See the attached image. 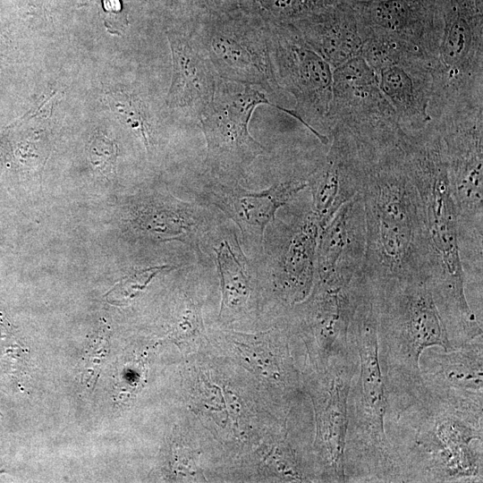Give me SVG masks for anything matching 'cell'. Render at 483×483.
Instances as JSON below:
<instances>
[{"label": "cell", "instance_id": "27", "mask_svg": "<svg viewBox=\"0 0 483 483\" xmlns=\"http://www.w3.org/2000/svg\"><path fill=\"white\" fill-rule=\"evenodd\" d=\"M100 329L94 342L89 346L86 355L83 377L89 385L96 383L101 364L104 362L108 352V330L105 326Z\"/></svg>", "mask_w": 483, "mask_h": 483}, {"label": "cell", "instance_id": "15", "mask_svg": "<svg viewBox=\"0 0 483 483\" xmlns=\"http://www.w3.org/2000/svg\"><path fill=\"white\" fill-rule=\"evenodd\" d=\"M329 148L306 178L311 209L321 231L336 211L360 192L364 157L355 141L339 131L329 133Z\"/></svg>", "mask_w": 483, "mask_h": 483}, {"label": "cell", "instance_id": "10", "mask_svg": "<svg viewBox=\"0 0 483 483\" xmlns=\"http://www.w3.org/2000/svg\"><path fill=\"white\" fill-rule=\"evenodd\" d=\"M326 121L328 137L332 130H337L372 149L395 146L406 132L383 95L376 72L361 55L333 69Z\"/></svg>", "mask_w": 483, "mask_h": 483}, {"label": "cell", "instance_id": "21", "mask_svg": "<svg viewBox=\"0 0 483 483\" xmlns=\"http://www.w3.org/2000/svg\"><path fill=\"white\" fill-rule=\"evenodd\" d=\"M292 24L332 69L361 55L362 40L351 1L326 6Z\"/></svg>", "mask_w": 483, "mask_h": 483}, {"label": "cell", "instance_id": "16", "mask_svg": "<svg viewBox=\"0 0 483 483\" xmlns=\"http://www.w3.org/2000/svg\"><path fill=\"white\" fill-rule=\"evenodd\" d=\"M274 228L270 265L284 296L297 302L312 287L321 228L311 207L297 210L289 222L279 221Z\"/></svg>", "mask_w": 483, "mask_h": 483}, {"label": "cell", "instance_id": "2", "mask_svg": "<svg viewBox=\"0 0 483 483\" xmlns=\"http://www.w3.org/2000/svg\"><path fill=\"white\" fill-rule=\"evenodd\" d=\"M404 138L396 146L363 155L361 271L371 280H428V248L419 193L405 163Z\"/></svg>", "mask_w": 483, "mask_h": 483}, {"label": "cell", "instance_id": "13", "mask_svg": "<svg viewBox=\"0 0 483 483\" xmlns=\"http://www.w3.org/2000/svg\"><path fill=\"white\" fill-rule=\"evenodd\" d=\"M419 369L427 395L482 419V335L452 350L438 346L426 349L419 358Z\"/></svg>", "mask_w": 483, "mask_h": 483}, {"label": "cell", "instance_id": "19", "mask_svg": "<svg viewBox=\"0 0 483 483\" xmlns=\"http://www.w3.org/2000/svg\"><path fill=\"white\" fill-rule=\"evenodd\" d=\"M366 249L364 208L360 193L343 204L322 229L316 254V280L354 277Z\"/></svg>", "mask_w": 483, "mask_h": 483}, {"label": "cell", "instance_id": "26", "mask_svg": "<svg viewBox=\"0 0 483 483\" xmlns=\"http://www.w3.org/2000/svg\"><path fill=\"white\" fill-rule=\"evenodd\" d=\"M88 153L96 170L106 176L113 174L118 155V147L114 140L97 131L91 137Z\"/></svg>", "mask_w": 483, "mask_h": 483}, {"label": "cell", "instance_id": "22", "mask_svg": "<svg viewBox=\"0 0 483 483\" xmlns=\"http://www.w3.org/2000/svg\"><path fill=\"white\" fill-rule=\"evenodd\" d=\"M213 250L223 293L222 310L240 308L250 297V262L235 235L223 238Z\"/></svg>", "mask_w": 483, "mask_h": 483}, {"label": "cell", "instance_id": "1", "mask_svg": "<svg viewBox=\"0 0 483 483\" xmlns=\"http://www.w3.org/2000/svg\"><path fill=\"white\" fill-rule=\"evenodd\" d=\"M403 150L407 169L419 197L428 248V283L449 340L462 344L482 334V323L465 294L457 214L442 139L434 122L421 130L407 132Z\"/></svg>", "mask_w": 483, "mask_h": 483}, {"label": "cell", "instance_id": "5", "mask_svg": "<svg viewBox=\"0 0 483 483\" xmlns=\"http://www.w3.org/2000/svg\"><path fill=\"white\" fill-rule=\"evenodd\" d=\"M389 440L402 462L403 482H482L483 420L425 393L392 415Z\"/></svg>", "mask_w": 483, "mask_h": 483}, {"label": "cell", "instance_id": "14", "mask_svg": "<svg viewBox=\"0 0 483 483\" xmlns=\"http://www.w3.org/2000/svg\"><path fill=\"white\" fill-rule=\"evenodd\" d=\"M350 339L345 351L335 355L324 367L320 396L317 399V445L325 479L346 482L344 451L348 428V395L359 358Z\"/></svg>", "mask_w": 483, "mask_h": 483}, {"label": "cell", "instance_id": "12", "mask_svg": "<svg viewBox=\"0 0 483 483\" xmlns=\"http://www.w3.org/2000/svg\"><path fill=\"white\" fill-rule=\"evenodd\" d=\"M194 38L219 78L272 92L280 89L272 70L267 30L229 21L206 26Z\"/></svg>", "mask_w": 483, "mask_h": 483}, {"label": "cell", "instance_id": "3", "mask_svg": "<svg viewBox=\"0 0 483 483\" xmlns=\"http://www.w3.org/2000/svg\"><path fill=\"white\" fill-rule=\"evenodd\" d=\"M377 328L372 288L360 274L354 282L349 326L359 365L348 395L346 482H403L402 462L386 431L388 392L379 361Z\"/></svg>", "mask_w": 483, "mask_h": 483}, {"label": "cell", "instance_id": "25", "mask_svg": "<svg viewBox=\"0 0 483 483\" xmlns=\"http://www.w3.org/2000/svg\"><path fill=\"white\" fill-rule=\"evenodd\" d=\"M172 267L167 265L137 270L119 281L106 295L112 303H122L143 290L157 274Z\"/></svg>", "mask_w": 483, "mask_h": 483}, {"label": "cell", "instance_id": "20", "mask_svg": "<svg viewBox=\"0 0 483 483\" xmlns=\"http://www.w3.org/2000/svg\"><path fill=\"white\" fill-rule=\"evenodd\" d=\"M433 67L419 61H402L376 72L379 88L407 132L421 130L432 118Z\"/></svg>", "mask_w": 483, "mask_h": 483}, {"label": "cell", "instance_id": "4", "mask_svg": "<svg viewBox=\"0 0 483 483\" xmlns=\"http://www.w3.org/2000/svg\"><path fill=\"white\" fill-rule=\"evenodd\" d=\"M367 278L373 292L378 356L388 392L386 414L391 416L424 393L419 369L422 352L433 346L446 351L452 347L427 281Z\"/></svg>", "mask_w": 483, "mask_h": 483}, {"label": "cell", "instance_id": "18", "mask_svg": "<svg viewBox=\"0 0 483 483\" xmlns=\"http://www.w3.org/2000/svg\"><path fill=\"white\" fill-rule=\"evenodd\" d=\"M167 40L173 72L166 105L199 121L214 99L218 76L194 36L169 31Z\"/></svg>", "mask_w": 483, "mask_h": 483}, {"label": "cell", "instance_id": "7", "mask_svg": "<svg viewBox=\"0 0 483 483\" xmlns=\"http://www.w3.org/2000/svg\"><path fill=\"white\" fill-rule=\"evenodd\" d=\"M441 36L429 114L483 106V0H437Z\"/></svg>", "mask_w": 483, "mask_h": 483}, {"label": "cell", "instance_id": "11", "mask_svg": "<svg viewBox=\"0 0 483 483\" xmlns=\"http://www.w3.org/2000/svg\"><path fill=\"white\" fill-rule=\"evenodd\" d=\"M267 41L275 81L295 100L292 117L323 145H328L326 119L333 93V69L292 23L268 28Z\"/></svg>", "mask_w": 483, "mask_h": 483}, {"label": "cell", "instance_id": "29", "mask_svg": "<svg viewBox=\"0 0 483 483\" xmlns=\"http://www.w3.org/2000/svg\"><path fill=\"white\" fill-rule=\"evenodd\" d=\"M346 1H365V0H346Z\"/></svg>", "mask_w": 483, "mask_h": 483}, {"label": "cell", "instance_id": "17", "mask_svg": "<svg viewBox=\"0 0 483 483\" xmlns=\"http://www.w3.org/2000/svg\"><path fill=\"white\" fill-rule=\"evenodd\" d=\"M306 188L307 181L301 178L278 182L262 191H250L237 182H229L210 185L206 196L239 227L244 245L259 250L277 210Z\"/></svg>", "mask_w": 483, "mask_h": 483}, {"label": "cell", "instance_id": "8", "mask_svg": "<svg viewBox=\"0 0 483 483\" xmlns=\"http://www.w3.org/2000/svg\"><path fill=\"white\" fill-rule=\"evenodd\" d=\"M351 3L362 40L360 55L373 70L402 61L434 67L441 36L437 0Z\"/></svg>", "mask_w": 483, "mask_h": 483}, {"label": "cell", "instance_id": "24", "mask_svg": "<svg viewBox=\"0 0 483 483\" xmlns=\"http://www.w3.org/2000/svg\"><path fill=\"white\" fill-rule=\"evenodd\" d=\"M272 26L292 23L326 6L346 0H248Z\"/></svg>", "mask_w": 483, "mask_h": 483}, {"label": "cell", "instance_id": "9", "mask_svg": "<svg viewBox=\"0 0 483 483\" xmlns=\"http://www.w3.org/2000/svg\"><path fill=\"white\" fill-rule=\"evenodd\" d=\"M260 89L218 77L214 99L199 121L206 140V163L213 174L228 182L245 176L251 164L267 152L249 131L257 106L268 105L292 115V109L271 102Z\"/></svg>", "mask_w": 483, "mask_h": 483}, {"label": "cell", "instance_id": "28", "mask_svg": "<svg viewBox=\"0 0 483 483\" xmlns=\"http://www.w3.org/2000/svg\"><path fill=\"white\" fill-rule=\"evenodd\" d=\"M189 7L197 11L216 12L230 5L233 0H182Z\"/></svg>", "mask_w": 483, "mask_h": 483}, {"label": "cell", "instance_id": "6", "mask_svg": "<svg viewBox=\"0 0 483 483\" xmlns=\"http://www.w3.org/2000/svg\"><path fill=\"white\" fill-rule=\"evenodd\" d=\"M444 147L457 214L463 269L482 275L483 106L444 113L432 119Z\"/></svg>", "mask_w": 483, "mask_h": 483}, {"label": "cell", "instance_id": "23", "mask_svg": "<svg viewBox=\"0 0 483 483\" xmlns=\"http://www.w3.org/2000/svg\"><path fill=\"white\" fill-rule=\"evenodd\" d=\"M105 100L117 118L140 139L147 152L150 153L151 124L141 97L125 89H113L105 94Z\"/></svg>", "mask_w": 483, "mask_h": 483}]
</instances>
